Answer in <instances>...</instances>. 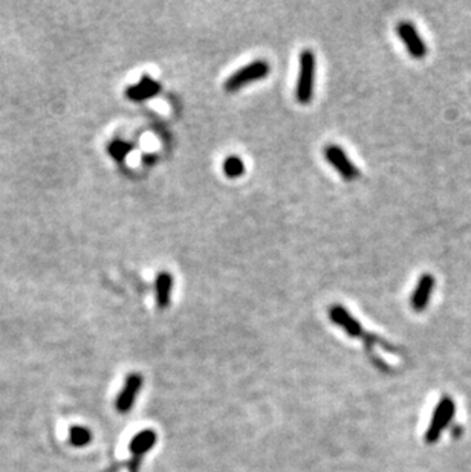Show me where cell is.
<instances>
[{
    "label": "cell",
    "instance_id": "6da1fadb",
    "mask_svg": "<svg viewBox=\"0 0 471 472\" xmlns=\"http://www.w3.org/2000/svg\"><path fill=\"white\" fill-rule=\"evenodd\" d=\"M314 81H316V55L312 51L304 49L300 54L299 80L295 86V99L300 104H309L314 97Z\"/></svg>",
    "mask_w": 471,
    "mask_h": 472
},
{
    "label": "cell",
    "instance_id": "7a4b0ae2",
    "mask_svg": "<svg viewBox=\"0 0 471 472\" xmlns=\"http://www.w3.org/2000/svg\"><path fill=\"white\" fill-rule=\"evenodd\" d=\"M270 69H271L270 63L266 60H254L253 63H249L246 66L240 68L239 71L232 73L225 81L224 89L227 92H237L246 85H249V83H254L268 77Z\"/></svg>",
    "mask_w": 471,
    "mask_h": 472
},
{
    "label": "cell",
    "instance_id": "3957f363",
    "mask_svg": "<svg viewBox=\"0 0 471 472\" xmlns=\"http://www.w3.org/2000/svg\"><path fill=\"white\" fill-rule=\"evenodd\" d=\"M455 410H456V405H455L453 399H451V397H448V396L442 397V399L438 404V406H436L435 413H433V418L430 420L429 430L426 432V442L427 443H436L438 442L441 432L448 427V423L451 422V419H453Z\"/></svg>",
    "mask_w": 471,
    "mask_h": 472
},
{
    "label": "cell",
    "instance_id": "277c9868",
    "mask_svg": "<svg viewBox=\"0 0 471 472\" xmlns=\"http://www.w3.org/2000/svg\"><path fill=\"white\" fill-rule=\"evenodd\" d=\"M396 32H398L401 42L404 43L405 49L412 55L413 59H424L427 55V44L422 40L418 30L415 28L412 22H400L396 26Z\"/></svg>",
    "mask_w": 471,
    "mask_h": 472
},
{
    "label": "cell",
    "instance_id": "5b68a950",
    "mask_svg": "<svg viewBox=\"0 0 471 472\" xmlns=\"http://www.w3.org/2000/svg\"><path fill=\"white\" fill-rule=\"evenodd\" d=\"M325 156L328 162L334 167V169L341 174V178L345 181L352 182L359 178V170L352 164V161L349 159L347 155L343 152V149L338 145L329 144L325 149Z\"/></svg>",
    "mask_w": 471,
    "mask_h": 472
},
{
    "label": "cell",
    "instance_id": "8992f818",
    "mask_svg": "<svg viewBox=\"0 0 471 472\" xmlns=\"http://www.w3.org/2000/svg\"><path fill=\"white\" fill-rule=\"evenodd\" d=\"M329 318L332 322H335L337 326L343 329L349 337L352 338H364L366 333L359 321H357L352 313H350L347 309H345L341 304H334L329 309Z\"/></svg>",
    "mask_w": 471,
    "mask_h": 472
},
{
    "label": "cell",
    "instance_id": "52a82bcc",
    "mask_svg": "<svg viewBox=\"0 0 471 472\" xmlns=\"http://www.w3.org/2000/svg\"><path fill=\"white\" fill-rule=\"evenodd\" d=\"M433 289H435V277H433L431 274H422L418 279L417 288H415L412 300H410L415 312L426 310Z\"/></svg>",
    "mask_w": 471,
    "mask_h": 472
},
{
    "label": "cell",
    "instance_id": "ba28073f",
    "mask_svg": "<svg viewBox=\"0 0 471 472\" xmlns=\"http://www.w3.org/2000/svg\"><path fill=\"white\" fill-rule=\"evenodd\" d=\"M143 385V376L141 375H129L126 379V384L123 387V392L119 393V396L117 397V410L119 413H127L129 410L132 409V405L135 402V397L140 392V388Z\"/></svg>",
    "mask_w": 471,
    "mask_h": 472
},
{
    "label": "cell",
    "instance_id": "9c48e42d",
    "mask_svg": "<svg viewBox=\"0 0 471 472\" xmlns=\"http://www.w3.org/2000/svg\"><path fill=\"white\" fill-rule=\"evenodd\" d=\"M161 92V85L156 80L149 75H144L136 85L129 86L124 92V95L132 101H145L153 98Z\"/></svg>",
    "mask_w": 471,
    "mask_h": 472
},
{
    "label": "cell",
    "instance_id": "30bf717a",
    "mask_svg": "<svg viewBox=\"0 0 471 472\" xmlns=\"http://www.w3.org/2000/svg\"><path fill=\"white\" fill-rule=\"evenodd\" d=\"M156 304L160 309H167L170 304V294L173 288V277L170 272H160L156 277Z\"/></svg>",
    "mask_w": 471,
    "mask_h": 472
},
{
    "label": "cell",
    "instance_id": "8fae6325",
    "mask_svg": "<svg viewBox=\"0 0 471 472\" xmlns=\"http://www.w3.org/2000/svg\"><path fill=\"white\" fill-rule=\"evenodd\" d=\"M156 443V434L152 430H145L140 434H136L131 443V451L133 456H144L147 451L152 449Z\"/></svg>",
    "mask_w": 471,
    "mask_h": 472
},
{
    "label": "cell",
    "instance_id": "7c38bea8",
    "mask_svg": "<svg viewBox=\"0 0 471 472\" xmlns=\"http://www.w3.org/2000/svg\"><path fill=\"white\" fill-rule=\"evenodd\" d=\"M222 170H224V174L227 176V178L236 179V178H240V176L245 173V164L239 156L232 155L224 161Z\"/></svg>",
    "mask_w": 471,
    "mask_h": 472
},
{
    "label": "cell",
    "instance_id": "4fadbf2b",
    "mask_svg": "<svg viewBox=\"0 0 471 472\" xmlns=\"http://www.w3.org/2000/svg\"><path fill=\"white\" fill-rule=\"evenodd\" d=\"M92 439V434L85 427H71L69 440L73 447H86Z\"/></svg>",
    "mask_w": 471,
    "mask_h": 472
},
{
    "label": "cell",
    "instance_id": "5bb4252c",
    "mask_svg": "<svg viewBox=\"0 0 471 472\" xmlns=\"http://www.w3.org/2000/svg\"><path fill=\"white\" fill-rule=\"evenodd\" d=\"M131 152H132V145L126 144L123 141H114V143H110V145H109L110 156H112L114 159H117L119 162H121Z\"/></svg>",
    "mask_w": 471,
    "mask_h": 472
}]
</instances>
